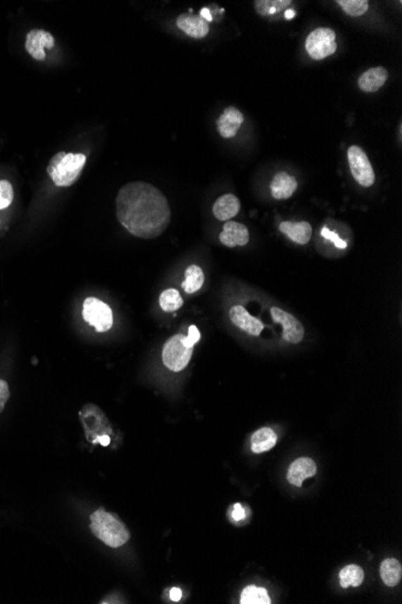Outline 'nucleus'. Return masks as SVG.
Wrapping results in <instances>:
<instances>
[{
    "instance_id": "15",
    "label": "nucleus",
    "mask_w": 402,
    "mask_h": 604,
    "mask_svg": "<svg viewBox=\"0 0 402 604\" xmlns=\"http://www.w3.org/2000/svg\"><path fill=\"white\" fill-rule=\"evenodd\" d=\"M297 189H298V181L293 175L285 172H277L270 185L271 196L277 201L290 199Z\"/></svg>"
},
{
    "instance_id": "6",
    "label": "nucleus",
    "mask_w": 402,
    "mask_h": 604,
    "mask_svg": "<svg viewBox=\"0 0 402 604\" xmlns=\"http://www.w3.org/2000/svg\"><path fill=\"white\" fill-rule=\"evenodd\" d=\"M84 319L86 322L96 328L99 333L111 329L113 315L111 308L100 299L89 297L84 302Z\"/></svg>"
},
{
    "instance_id": "9",
    "label": "nucleus",
    "mask_w": 402,
    "mask_h": 604,
    "mask_svg": "<svg viewBox=\"0 0 402 604\" xmlns=\"http://www.w3.org/2000/svg\"><path fill=\"white\" fill-rule=\"evenodd\" d=\"M55 46V38L46 30H33L27 34L25 50L34 59L44 61L46 58L45 50H51Z\"/></svg>"
},
{
    "instance_id": "14",
    "label": "nucleus",
    "mask_w": 402,
    "mask_h": 604,
    "mask_svg": "<svg viewBox=\"0 0 402 604\" xmlns=\"http://www.w3.org/2000/svg\"><path fill=\"white\" fill-rule=\"evenodd\" d=\"M317 473V465L313 460L302 458L295 460L288 470L287 479L294 486L302 487L305 479L312 478Z\"/></svg>"
},
{
    "instance_id": "26",
    "label": "nucleus",
    "mask_w": 402,
    "mask_h": 604,
    "mask_svg": "<svg viewBox=\"0 0 402 604\" xmlns=\"http://www.w3.org/2000/svg\"><path fill=\"white\" fill-rule=\"evenodd\" d=\"M337 4L344 13L352 17L363 16L369 10L368 0H339Z\"/></svg>"
},
{
    "instance_id": "12",
    "label": "nucleus",
    "mask_w": 402,
    "mask_h": 604,
    "mask_svg": "<svg viewBox=\"0 0 402 604\" xmlns=\"http://www.w3.org/2000/svg\"><path fill=\"white\" fill-rule=\"evenodd\" d=\"M176 25L179 30L194 39L205 38L209 32V23L195 13H181L177 17Z\"/></svg>"
},
{
    "instance_id": "4",
    "label": "nucleus",
    "mask_w": 402,
    "mask_h": 604,
    "mask_svg": "<svg viewBox=\"0 0 402 604\" xmlns=\"http://www.w3.org/2000/svg\"><path fill=\"white\" fill-rule=\"evenodd\" d=\"M305 47L309 56L314 61L327 58L337 50L336 33L327 27L317 28L306 38Z\"/></svg>"
},
{
    "instance_id": "19",
    "label": "nucleus",
    "mask_w": 402,
    "mask_h": 604,
    "mask_svg": "<svg viewBox=\"0 0 402 604\" xmlns=\"http://www.w3.org/2000/svg\"><path fill=\"white\" fill-rule=\"evenodd\" d=\"M277 436L273 429L263 427L258 429L251 438L252 451L254 453H265L276 445Z\"/></svg>"
},
{
    "instance_id": "11",
    "label": "nucleus",
    "mask_w": 402,
    "mask_h": 604,
    "mask_svg": "<svg viewBox=\"0 0 402 604\" xmlns=\"http://www.w3.org/2000/svg\"><path fill=\"white\" fill-rule=\"evenodd\" d=\"M219 240L226 248L245 246L249 241V232L247 227L242 223L228 221L223 226V231L219 234Z\"/></svg>"
},
{
    "instance_id": "1",
    "label": "nucleus",
    "mask_w": 402,
    "mask_h": 604,
    "mask_svg": "<svg viewBox=\"0 0 402 604\" xmlns=\"http://www.w3.org/2000/svg\"><path fill=\"white\" fill-rule=\"evenodd\" d=\"M116 216L130 234L155 239L167 231L171 210L160 189L143 181H135L118 191Z\"/></svg>"
},
{
    "instance_id": "24",
    "label": "nucleus",
    "mask_w": 402,
    "mask_h": 604,
    "mask_svg": "<svg viewBox=\"0 0 402 604\" xmlns=\"http://www.w3.org/2000/svg\"><path fill=\"white\" fill-rule=\"evenodd\" d=\"M241 604H270L271 600L268 595V591L263 588H257L254 585H249L243 590L240 598Z\"/></svg>"
},
{
    "instance_id": "32",
    "label": "nucleus",
    "mask_w": 402,
    "mask_h": 604,
    "mask_svg": "<svg viewBox=\"0 0 402 604\" xmlns=\"http://www.w3.org/2000/svg\"><path fill=\"white\" fill-rule=\"evenodd\" d=\"M170 598H171V600H174V602H179V600L182 598V591H181L180 589H171V591H170Z\"/></svg>"
},
{
    "instance_id": "8",
    "label": "nucleus",
    "mask_w": 402,
    "mask_h": 604,
    "mask_svg": "<svg viewBox=\"0 0 402 604\" xmlns=\"http://www.w3.org/2000/svg\"><path fill=\"white\" fill-rule=\"evenodd\" d=\"M271 316H273L275 322L281 323L283 326L282 336L285 341L292 343V344H299L304 339L305 329L302 327V322H299V320L295 319L293 315L282 310L280 308L273 306L271 309Z\"/></svg>"
},
{
    "instance_id": "20",
    "label": "nucleus",
    "mask_w": 402,
    "mask_h": 604,
    "mask_svg": "<svg viewBox=\"0 0 402 604\" xmlns=\"http://www.w3.org/2000/svg\"><path fill=\"white\" fill-rule=\"evenodd\" d=\"M381 577L387 586H396L402 577L401 565L395 558H387L381 565Z\"/></svg>"
},
{
    "instance_id": "31",
    "label": "nucleus",
    "mask_w": 402,
    "mask_h": 604,
    "mask_svg": "<svg viewBox=\"0 0 402 604\" xmlns=\"http://www.w3.org/2000/svg\"><path fill=\"white\" fill-rule=\"evenodd\" d=\"M245 516H246V512H245L242 505L240 503L235 504L234 510H233V519L235 521H241L245 519Z\"/></svg>"
},
{
    "instance_id": "16",
    "label": "nucleus",
    "mask_w": 402,
    "mask_h": 604,
    "mask_svg": "<svg viewBox=\"0 0 402 604\" xmlns=\"http://www.w3.org/2000/svg\"><path fill=\"white\" fill-rule=\"evenodd\" d=\"M388 77H389V74H388L386 68H371L369 70L361 74L359 80H358V84H359V89L363 92H376L381 89L383 84H386Z\"/></svg>"
},
{
    "instance_id": "23",
    "label": "nucleus",
    "mask_w": 402,
    "mask_h": 604,
    "mask_svg": "<svg viewBox=\"0 0 402 604\" xmlns=\"http://www.w3.org/2000/svg\"><path fill=\"white\" fill-rule=\"evenodd\" d=\"M290 0H256L254 8L261 16H270L290 8Z\"/></svg>"
},
{
    "instance_id": "10",
    "label": "nucleus",
    "mask_w": 402,
    "mask_h": 604,
    "mask_svg": "<svg viewBox=\"0 0 402 604\" xmlns=\"http://www.w3.org/2000/svg\"><path fill=\"white\" fill-rule=\"evenodd\" d=\"M231 322L236 327L246 332L249 336H260L264 329V325L257 317H253L242 306H234L229 311Z\"/></svg>"
},
{
    "instance_id": "25",
    "label": "nucleus",
    "mask_w": 402,
    "mask_h": 604,
    "mask_svg": "<svg viewBox=\"0 0 402 604\" xmlns=\"http://www.w3.org/2000/svg\"><path fill=\"white\" fill-rule=\"evenodd\" d=\"M160 306L167 313H174L179 310L183 306V298L181 297L180 292L174 289H169L160 294Z\"/></svg>"
},
{
    "instance_id": "21",
    "label": "nucleus",
    "mask_w": 402,
    "mask_h": 604,
    "mask_svg": "<svg viewBox=\"0 0 402 604\" xmlns=\"http://www.w3.org/2000/svg\"><path fill=\"white\" fill-rule=\"evenodd\" d=\"M204 282H205V274L199 265H190L186 269L185 282L182 284L186 294H195L197 291L200 290Z\"/></svg>"
},
{
    "instance_id": "34",
    "label": "nucleus",
    "mask_w": 402,
    "mask_h": 604,
    "mask_svg": "<svg viewBox=\"0 0 402 604\" xmlns=\"http://www.w3.org/2000/svg\"><path fill=\"white\" fill-rule=\"evenodd\" d=\"M98 441V443H100L101 445L106 446V445L110 444V438L108 436H99V438H97V441Z\"/></svg>"
},
{
    "instance_id": "28",
    "label": "nucleus",
    "mask_w": 402,
    "mask_h": 604,
    "mask_svg": "<svg viewBox=\"0 0 402 604\" xmlns=\"http://www.w3.org/2000/svg\"><path fill=\"white\" fill-rule=\"evenodd\" d=\"M320 234H322V237L323 238H324V239L331 240L332 243L335 244L336 248H347V243H346L344 240L341 239L337 233H335V232L330 231V229H329L328 227H323L322 232H320Z\"/></svg>"
},
{
    "instance_id": "18",
    "label": "nucleus",
    "mask_w": 402,
    "mask_h": 604,
    "mask_svg": "<svg viewBox=\"0 0 402 604\" xmlns=\"http://www.w3.org/2000/svg\"><path fill=\"white\" fill-rule=\"evenodd\" d=\"M280 231L287 235L294 243L305 245L312 237V226L309 222H288L285 221L280 225Z\"/></svg>"
},
{
    "instance_id": "30",
    "label": "nucleus",
    "mask_w": 402,
    "mask_h": 604,
    "mask_svg": "<svg viewBox=\"0 0 402 604\" xmlns=\"http://www.w3.org/2000/svg\"><path fill=\"white\" fill-rule=\"evenodd\" d=\"M10 398V389H8V382L0 379V413L4 410L5 404Z\"/></svg>"
},
{
    "instance_id": "3",
    "label": "nucleus",
    "mask_w": 402,
    "mask_h": 604,
    "mask_svg": "<svg viewBox=\"0 0 402 604\" xmlns=\"http://www.w3.org/2000/svg\"><path fill=\"white\" fill-rule=\"evenodd\" d=\"M91 531L106 546L119 548L129 541L130 533L117 516L99 509L91 515Z\"/></svg>"
},
{
    "instance_id": "2",
    "label": "nucleus",
    "mask_w": 402,
    "mask_h": 604,
    "mask_svg": "<svg viewBox=\"0 0 402 604\" xmlns=\"http://www.w3.org/2000/svg\"><path fill=\"white\" fill-rule=\"evenodd\" d=\"M87 162L84 153L60 151L51 158L47 165V174L58 187H69L79 180Z\"/></svg>"
},
{
    "instance_id": "5",
    "label": "nucleus",
    "mask_w": 402,
    "mask_h": 604,
    "mask_svg": "<svg viewBox=\"0 0 402 604\" xmlns=\"http://www.w3.org/2000/svg\"><path fill=\"white\" fill-rule=\"evenodd\" d=\"M183 334L171 336L163 348V363L172 372H181L188 365L193 356V348H187Z\"/></svg>"
},
{
    "instance_id": "35",
    "label": "nucleus",
    "mask_w": 402,
    "mask_h": 604,
    "mask_svg": "<svg viewBox=\"0 0 402 604\" xmlns=\"http://www.w3.org/2000/svg\"><path fill=\"white\" fill-rule=\"evenodd\" d=\"M295 16V13H294L293 10H285V17L287 20H292L293 17Z\"/></svg>"
},
{
    "instance_id": "33",
    "label": "nucleus",
    "mask_w": 402,
    "mask_h": 604,
    "mask_svg": "<svg viewBox=\"0 0 402 604\" xmlns=\"http://www.w3.org/2000/svg\"><path fill=\"white\" fill-rule=\"evenodd\" d=\"M200 17L202 20H205L207 23L214 20V17H212V15H211V13H209V10L207 8H201Z\"/></svg>"
},
{
    "instance_id": "29",
    "label": "nucleus",
    "mask_w": 402,
    "mask_h": 604,
    "mask_svg": "<svg viewBox=\"0 0 402 604\" xmlns=\"http://www.w3.org/2000/svg\"><path fill=\"white\" fill-rule=\"evenodd\" d=\"M199 339H200V332L197 329V326H194V325L189 326L188 336H185V340H183L186 346L194 348V345L197 344Z\"/></svg>"
},
{
    "instance_id": "22",
    "label": "nucleus",
    "mask_w": 402,
    "mask_h": 604,
    "mask_svg": "<svg viewBox=\"0 0 402 604\" xmlns=\"http://www.w3.org/2000/svg\"><path fill=\"white\" fill-rule=\"evenodd\" d=\"M364 571L363 568L356 565H348L342 571L339 572V585L344 589L354 586H361L364 581Z\"/></svg>"
},
{
    "instance_id": "27",
    "label": "nucleus",
    "mask_w": 402,
    "mask_h": 604,
    "mask_svg": "<svg viewBox=\"0 0 402 604\" xmlns=\"http://www.w3.org/2000/svg\"><path fill=\"white\" fill-rule=\"evenodd\" d=\"M13 201V185L8 180H0V209L8 208Z\"/></svg>"
},
{
    "instance_id": "13",
    "label": "nucleus",
    "mask_w": 402,
    "mask_h": 604,
    "mask_svg": "<svg viewBox=\"0 0 402 604\" xmlns=\"http://www.w3.org/2000/svg\"><path fill=\"white\" fill-rule=\"evenodd\" d=\"M243 123V115L236 108H226L217 120L218 133L223 138H234Z\"/></svg>"
},
{
    "instance_id": "7",
    "label": "nucleus",
    "mask_w": 402,
    "mask_h": 604,
    "mask_svg": "<svg viewBox=\"0 0 402 604\" xmlns=\"http://www.w3.org/2000/svg\"><path fill=\"white\" fill-rule=\"evenodd\" d=\"M347 158L354 180L363 187L372 186L376 177L369 157L365 153L364 150L361 146L353 145L348 149Z\"/></svg>"
},
{
    "instance_id": "17",
    "label": "nucleus",
    "mask_w": 402,
    "mask_h": 604,
    "mask_svg": "<svg viewBox=\"0 0 402 604\" xmlns=\"http://www.w3.org/2000/svg\"><path fill=\"white\" fill-rule=\"evenodd\" d=\"M240 208L239 198L234 194H224L214 201L212 211L219 221H228L239 214Z\"/></svg>"
}]
</instances>
